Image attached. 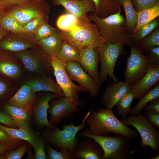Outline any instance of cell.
I'll list each match as a JSON object with an SVG mask.
<instances>
[{
    "label": "cell",
    "mask_w": 159,
    "mask_h": 159,
    "mask_svg": "<svg viewBox=\"0 0 159 159\" xmlns=\"http://www.w3.org/2000/svg\"><path fill=\"white\" fill-rule=\"evenodd\" d=\"M88 130L92 134L107 136L112 133L130 139L138 136L136 130H132L115 115L112 110L101 107L91 112L87 118Z\"/></svg>",
    "instance_id": "6da1fadb"
},
{
    "label": "cell",
    "mask_w": 159,
    "mask_h": 159,
    "mask_svg": "<svg viewBox=\"0 0 159 159\" xmlns=\"http://www.w3.org/2000/svg\"><path fill=\"white\" fill-rule=\"evenodd\" d=\"M62 41L79 50L91 47L98 49L105 43L97 26L87 14L79 17L77 25L71 30L62 31Z\"/></svg>",
    "instance_id": "7a4b0ae2"
},
{
    "label": "cell",
    "mask_w": 159,
    "mask_h": 159,
    "mask_svg": "<svg viewBox=\"0 0 159 159\" xmlns=\"http://www.w3.org/2000/svg\"><path fill=\"white\" fill-rule=\"evenodd\" d=\"M121 10L105 18L99 17L91 12L88 16L97 26L105 43L122 42L130 46L132 44Z\"/></svg>",
    "instance_id": "3957f363"
},
{
    "label": "cell",
    "mask_w": 159,
    "mask_h": 159,
    "mask_svg": "<svg viewBox=\"0 0 159 159\" xmlns=\"http://www.w3.org/2000/svg\"><path fill=\"white\" fill-rule=\"evenodd\" d=\"M92 138L99 144L104 152L103 159H130L134 152L130 139L120 135L114 136L94 135L87 129L79 134Z\"/></svg>",
    "instance_id": "277c9868"
},
{
    "label": "cell",
    "mask_w": 159,
    "mask_h": 159,
    "mask_svg": "<svg viewBox=\"0 0 159 159\" xmlns=\"http://www.w3.org/2000/svg\"><path fill=\"white\" fill-rule=\"evenodd\" d=\"M91 112V110L89 111L81 124L77 126L72 123L65 124L62 130L57 127L52 129L45 127L42 133V136L46 142L53 146L57 150L59 151L62 148L68 149L74 153L78 144L76 135L78 131L85 128V121Z\"/></svg>",
    "instance_id": "5b68a950"
},
{
    "label": "cell",
    "mask_w": 159,
    "mask_h": 159,
    "mask_svg": "<svg viewBox=\"0 0 159 159\" xmlns=\"http://www.w3.org/2000/svg\"><path fill=\"white\" fill-rule=\"evenodd\" d=\"M124 45L122 42L105 43L97 49L101 62L99 76L102 83L106 80L108 76L112 79L113 82L118 81L114 75V70L118 57L127 54L123 48Z\"/></svg>",
    "instance_id": "8992f818"
},
{
    "label": "cell",
    "mask_w": 159,
    "mask_h": 159,
    "mask_svg": "<svg viewBox=\"0 0 159 159\" xmlns=\"http://www.w3.org/2000/svg\"><path fill=\"white\" fill-rule=\"evenodd\" d=\"M121 121L125 125L132 126L141 136V148L149 146L155 152L159 150V130L143 114L130 115Z\"/></svg>",
    "instance_id": "52a82bcc"
},
{
    "label": "cell",
    "mask_w": 159,
    "mask_h": 159,
    "mask_svg": "<svg viewBox=\"0 0 159 159\" xmlns=\"http://www.w3.org/2000/svg\"><path fill=\"white\" fill-rule=\"evenodd\" d=\"M6 12L12 16L23 26L37 16L49 15L50 6L45 1L33 0L19 5L7 7Z\"/></svg>",
    "instance_id": "ba28073f"
},
{
    "label": "cell",
    "mask_w": 159,
    "mask_h": 159,
    "mask_svg": "<svg viewBox=\"0 0 159 159\" xmlns=\"http://www.w3.org/2000/svg\"><path fill=\"white\" fill-rule=\"evenodd\" d=\"M149 64L140 49L137 46L132 44L123 74L125 81L130 86L136 83L146 74Z\"/></svg>",
    "instance_id": "9c48e42d"
},
{
    "label": "cell",
    "mask_w": 159,
    "mask_h": 159,
    "mask_svg": "<svg viewBox=\"0 0 159 159\" xmlns=\"http://www.w3.org/2000/svg\"><path fill=\"white\" fill-rule=\"evenodd\" d=\"M82 105L78 100H70L60 97L55 99L51 102L48 110L50 114L49 121L53 125H57L63 121L71 120Z\"/></svg>",
    "instance_id": "30bf717a"
},
{
    "label": "cell",
    "mask_w": 159,
    "mask_h": 159,
    "mask_svg": "<svg viewBox=\"0 0 159 159\" xmlns=\"http://www.w3.org/2000/svg\"><path fill=\"white\" fill-rule=\"evenodd\" d=\"M28 49L15 52V53L28 71L41 74L52 71L51 58L47 56L42 49L37 54Z\"/></svg>",
    "instance_id": "8fae6325"
},
{
    "label": "cell",
    "mask_w": 159,
    "mask_h": 159,
    "mask_svg": "<svg viewBox=\"0 0 159 159\" xmlns=\"http://www.w3.org/2000/svg\"><path fill=\"white\" fill-rule=\"evenodd\" d=\"M65 70L72 81L77 82L83 90L93 97L97 96L100 86L84 70L79 62L69 61L64 63Z\"/></svg>",
    "instance_id": "7c38bea8"
},
{
    "label": "cell",
    "mask_w": 159,
    "mask_h": 159,
    "mask_svg": "<svg viewBox=\"0 0 159 159\" xmlns=\"http://www.w3.org/2000/svg\"><path fill=\"white\" fill-rule=\"evenodd\" d=\"M51 59L57 83L63 91L65 97L70 100H78V93L84 92L83 89L70 79L65 70L64 63L57 57Z\"/></svg>",
    "instance_id": "4fadbf2b"
},
{
    "label": "cell",
    "mask_w": 159,
    "mask_h": 159,
    "mask_svg": "<svg viewBox=\"0 0 159 159\" xmlns=\"http://www.w3.org/2000/svg\"><path fill=\"white\" fill-rule=\"evenodd\" d=\"M59 97V95L57 93L47 92L41 96L37 105L33 107L32 115L39 130H42L45 127L50 129L56 128L57 127L48 120L47 112L50 106L49 104L50 101Z\"/></svg>",
    "instance_id": "5bb4252c"
},
{
    "label": "cell",
    "mask_w": 159,
    "mask_h": 159,
    "mask_svg": "<svg viewBox=\"0 0 159 159\" xmlns=\"http://www.w3.org/2000/svg\"><path fill=\"white\" fill-rule=\"evenodd\" d=\"M159 65L149 64L146 74L138 82L130 86V91L135 99L139 100L159 81Z\"/></svg>",
    "instance_id": "9a60e30c"
},
{
    "label": "cell",
    "mask_w": 159,
    "mask_h": 159,
    "mask_svg": "<svg viewBox=\"0 0 159 159\" xmlns=\"http://www.w3.org/2000/svg\"><path fill=\"white\" fill-rule=\"evenodd\" d=\"M12 33L9 38L0 42V47L11 51L16 52L34 48L38 45L33 34Z\"/></svg>",
    "instance_id": "2e32d148"
},
{
    "label": "cell",
    "mask_w": 159,
    "mask_h": 159,
    "mask_svg": "<svg viewBox=\"0 0 159 159\" xmlns=\"http://www.w3.org/2000/svg\"><path fill=\"white\" fill-rule=\"evenodd\" d=\"M79 62L84 70L99 86L101 85L98 72V66L100 62L98 50L90 47L80 50Z\"/></svg>",
    "instance_id": "e0dca14e"
},
{
    "label": "cell",
    "mask_w": 159,
    "mask_h": 159,
    "mask_svg": "<svg viewBox=\"0 0 159 159\" xmlns=\"http://www.w3.org/2000/svg\"><path fill=\"white\" fill-rule=\"evenodd\" d=\"M74 153V159H103L104 152L100 145L92 138L82 137Z\"/></svg>",
    "instance_id": "ac0fdd59"
},
{
    "label": "cell",
    "mask_w": 159,
    "mask_h": 159,
    "mask_svg": "<svg viewBox=\"0 0 159 159\" xmlns=\"http://www.w3.org/2000/svg\"><path fill=\"white\" fill-rule=\"evenodd\" d=\"M130 86L125 81H118L108 85L101 99L105 108L112 110L118 100L130 91Z\"/></svg>",
    "instance_id": "d6986e66"
},
{
    "label": "cell",
    "mask_w": 159,
    "mask_h": 159,
    "mask_svg": "<svg viewBox=\"0 0 159 159\" xmlns=\"http://www.w3.org/2000/svg\"><path fill=\"white\" fill-rule=\"evenodd\" d=\"M52 2L54 5L62 6L67 12L78 17L89 12H95V6L92 0H52Z\"/></svg>",
    "instance_id": "ffe728a7"
},
{
    "label": "cell",
    "mask_w": 159,
    "mask_h": 159,
    "mask_svg": "<svg viewBox=\"0 0 159 159\" xmlns=\"http://www.w3.org/2000/svg\"><path fill=\"white\" fill-rule=\"evenodd\" d=\"M35 93L26 84L22 85L17 92L7 101L6 104L25 110L32 114Z\"/></svg>",
    "instance_id": "44dd1931"
},
{
    "label": "cell",
    "mask_w": 159,
    "mask_h": 159,
    "mask_svg": "<svg viewBox=\"0 0 159 159\" xmlns=\"http://www.w3.org/2000/svg\"><path fill=\"white\" fill-rule=\"evenodd\" d=\"M25 84L29 86L35 93L38 91L49 92L58 94L60 97H65L64 92L57 83L51 77L45 74L37 78L27 80Z\"/></svg>",
    "instance_id": "7402d4cb"
},
{
    "label": "cell",
    "mask_w": 159,
    "mask_h": 159,
    "mask_svg": "<svg viewBox=\"0 0 159 159\" xmlns=\"http://www.w3.org/2000/svg\"><path fill=\"white\" fill-rule=\"evenodd\" d=\"M62 42L61 32L57 29L52 35L38 41L37 44L43 52L51 58L57 57Z\"/></svg>",
    "instance_id": "603a6c76"
},
{
    "label": "cell",
    "mask_w": 159,
    "mask_h": 159,
    "mask_svg": "<svg viewBox=\"0 0 159 159\" xmlns=\"http://www.w3.org/2000/svg\"><path fill=\"white\" fill-rule=\"evenodd\" d=\"M3 110L8 113L18 128L22 127H30L32 114L18 107L8 104L4 105Z\"/></svg>",
    "instance_id": "cb8c5ba5"
},
{
    "label": "cell",
    "mask_w": 159,
    "mask_h": 159,
    "mask_svg": "<svg viewBox=\"0 0 159 159\" xmlns=\"http://www.w3.org/2000/svg\"><path fill=\"white\" fill-rule=\"evenodd\" d=\"M0 129L6 132L13 138L26 141L32 147L38 137L31 127H22L16 129L7 127L0 123Z\"/></svg>",
    "instance_id": "d4e9b609"
},
{
    "label": "cell",
    "mask_w": 159,
    "mask_h": 159,
    "mask_svg": "<svg viewBox=\"0 0 159 159\" xmlns=\"http://www.w3.org/2000/svg\"><path fill=\"white\" fill-rule=\"evenodd\" d=\"M57 57L64 63L71 61L79 62L80 50L62 41L60 50Z\"/></svg>",
    "instance_id": "484cf974"
},
{
    "label": "cell",
    "mask_w": 159,
    "mask_h": 159,
    "mask_svg": "<svg viewBox=\"0 0 159 159\" xmlns=\"http://www.w3.org/2000/svg\"><path fill=\"white\" fill-rule=\"evenodd\" d=\"M159 97V82L151 88L144 95L139 99L137 104L131 108L128 114L138 115L141 114L142 110L150 101Z\"/></svg>",
    "instance_id": "4316f807"
},
{
    "label": "cell",
    "mask_w": 159,
    "mask_h": 159,
    "mask_svg": "<svg viewBox=\"0 0 159 159\" xmlns=\"http://www.w3.org/2000/svg\"><path fill=\"white\" fill-rule=\"evenodd\" d=\"M125 13V24L128 31L133 32L137 21V13L133 8L131 0H119Z\"/></svg>",
    "instance_id": "83f0119b"
},
{
    "label": "cell",
    "mask_w": 159,
    "mask_h": 159,
    "mask_svg": "<svg viewBox=\"0 0 159 159\" xmlns=\"http://www.w3.org/2000/svg\"><path fill=\"white\" fill-rule=\"evenodd\" d=\"M159 15V5L137 12V21L133 33L142 26L157 18Z\"/></svg>",
    "instance_id": "f1b7e54d"
},
{
    "label": "cell",
    "mask_w": 159,
    "mask_h": 159,
    "mask_svg": "<svg viewBox=\"0 0 159 159\" xmlns=\"http://www.w3.org/2000/svg\"><path fill=\"white\" fill-rule=\"evenodd\" d=\"M159 25L157 18L141 27L135 33H133L131 38L132 42L137 44L152 32L158 28Z\"/></svg>",
    "instance_id": "f546056e"
},
{
    "label": "cell",
    "mask_w": 159,
    "mask_h": 159,
    "mask_svg": "<svg viewBox=\"0 0 159 159\" xmlns=\"http://www.w3.org/2000/svg\"><path fill=\"white\" fill-rule=\"evenodd\" d=\"M0 26L12 33H26L23 26L12 16L6 13L0 19Z\"/></svg>",
    "instance_id": "4dcf8cb0"
},
{
    "label": "cell",
    "mask_w": 159,
    "mask_h": 159,
    "mask_svg": "<svg viewBox=\"0 0 159 159\" xmlns=\"http://www.w3.org/2000/svg\"><path fill=\"white\" fill-rule=\"evenodd\" d=\"M78 21V17L66 11V13L61 15L58 17L56 25L62 31H67L73 28L77 25Z\"/></svg>",
    "instance_id": "1f68e13d"
},
{
    "label": "cell",
    "mask_w": 159,
    "mask_h": 159,
    "mask_svg": "<svg viewBox=\"0 0 159 159\" xmlns=\"http://www.w3.org/2000/svg\"><path fill=\"white\" fill-rule=\"evenodd\" d=\"M135 97L133 94L129 91L122 97L116 102L117 113L122 118L126 117L131 108V106Z\"/></svg>",
    "instance_id": "d6a6232c"
},
{
    "label": "cell",
    "mask_w": 159,
    "mask_h": 159,
    "mask_svg": "<svg viewBox=\"0 0 159 159\" xmlns=\"http://www.w3.org/2000/svg\"><path fill=\"white\" fill-rule=\"evenodd\" d=\"M45 151L49 159H74V153L67 148H61L59 151L54 150L46 142Z\"/></svg>",
    "instance_id": "836d02e7"
},
{
    "label": "cell",
    "mask_w": 159,
    "mask_h": 159,
    "mask_svg": "<svg viewBox=\"0 0 159 159\" xmlns=\"http://www.w3.org/2000/svg\"><path fill=\"white\" fill-rule=\"evenodd\" d=\"M0 72L8 77L15 79L20 76L21 71L17 65L4 60L0 61Z\"/></svg>",
    "instance_id": "e575fe53"
},
{
    "label": "cell",
    "mask_w": 159,
    "mask_h": 159,
    "mask_svg": "<svg viewBox=\"0 0 159 159\" xmlns=\"http://www.w3.org/2000/svg\"><path fill=\"white\" fill-rule=\"evenodd\" d=\"M137 44L142 52L147 48L159 46V29H155Z\"/></svg>",
    "instance_id": "d590c367"
},
{
    "label": "cell",
    "mask_w": 159,
    "mask_h": 159,
    "mask_svg": "<svg viewBox=\"0 0 159 159\" xmlns=\"http://www.w3.org/2000/svg\"><path fill=\"white\" fill-rule=\"evenodd\" d=\"M46 141L42 136L35 140L32 147L34 151V158L36 159H48L45 151Z\"/></svg>",
    "instance_id": "8d00e7d4"
},
{
    "label": "cell",
    "mask_w": 159,
    "mask_h": 159,
    "mask_svg": "<svg viewBox=\"0 0 159 159\" xmlns=\"http://www.w3.org/2000/svg\"><path fill=\"white\" fill-rule=\"evenodd\" d=\"M28 149V144L25 143L16 149L8 150L0 154V159H21Z\"/></svg>",
    "instance_id": "74e56055"
},
{
    "label": "cell",
    "mask_w": 159,
    "mask_h": 159,
    "mask_svg": "<svg viewBox=\"0 0 159 159\" xmlns=\"http://www.w3.org/2000/svg\"><path fill=\"white\" fill-rule=\"evenodd\" d=\"M48 15L36 16L30 20L26 25L23 26L26 33L33 34L36 29L42 24L47 22L49 20Z\"/></svg>",
    "instance_id": "f35d334b"
},
{
    "label": "cell",
    "mask_w": 159,
    "mask_h": 159,
    "mask_svg": "<svg viewBox=\"0 0 159 159\" xmlns=\"http://www.w3.org/2000/svg\"><path fill=\"white\" fill-rule=\"evenodd\" d=\"M57 29L53 28L47 22L43 23L39 25L35 30L33 34L35 40L38 41L52 34Z\"/></svg>",
    "instance_id": "ab89813d"
},
{
    "label": "cell",
    "mask_w": 159,
    "mask_h": 159,
    "mask_svg": "<svg viewBox=\"0 0 159 159\" xmlns=\"http://www.w3.org/2000/svg\"><path fill=\"white\" fill-rule=\"evenodd\" d=\"M23 142L21 140L13 138L6 132L0 129V143L14 149L18 148L19 146L23 145Z\"/></svg>",
    "instance_id": "60d3db41"
},
{
    "label": "cell",
    "mask_w": 159,
    "mask_h": 159,
    "mask_svg": "<svg viewBox=\"0 0 159 159\" xmlns=\"http://www.w3.org/2000/svg\"><path fill=\"white\" fill-rule=\"evenodd\" d=\"M135 10L137 12L159 5V0H131Z\"/></svg>",
    "instance_id": "b9f144b4"
},
{
    "label": "cell",
    "mask_w": 159,
    "mask_h": 159,
    "mask_svg": "<svg viewBox=\"0 0 159 159\" xmlns=\"http://www.w3.org/2000/svg\"><path fill=\"white\" fill-rule=\"evenodd\" d=\"M145 55L149 64L159 65V46H156L146 48Z\"/></svg>",
    "instance_id": "7bdbcfd3"
},
{
    "label": "cell",
    "mask_w": 159,
    "mask_h": 159,
    "mask_svg": "<svg viewBox=\"0 0 159 159\" xmlns=\"http://www.w3.org/2000/svg\"><path fill=\"white\" fill-rule=\"evenodd\" d=\"M0 123L9 127L18 128L10 115L3 110H0Z\"/></svg>",
    "instance_id": "ee69618b"
},
{
    "label": "cell",
    "mask_w": 159,
    "mask_h": 159,
    "mask_svg": "<svg viewBox=\"0 0 159 159\" xmlns=\"http://www.w3.org/2000/svg\"><path fill=\"white\" fill-rule=\"evenodd\" d=\"M143 114L153 125L156 129L159 130V112L144 110Z\"/></svg>",
    "instance_id": "f6af8a7d"
},
{
    "label": "cell",
    "mask_w": 159,
    "mask_h": 159,
    "mask_svg": "<svg viewBox=\"0 0 159 159\" xmlns=\"http://www.w3.org/2000/svg\"><path fill=\"white\" fill-rule=\"evenodd\" d=\"M143 109L145 111L159 112V97L149 101Z\"/></svg>",
    "instance_id": "bcb514c9"
},
{
    "label": "cell",
    "mask_w": 159,
    "mask_h": 159,
    "mask_svg": "<svg viewBox=\"0 0 159 159\" xmlns=\"http://www.w3.org/2000/svg\"><path fill=\"white\" fill-rule=\"evenodd\" d=\"M33 0H0V1L4 3L7 7L13 5L22 4Z\"/></svg>",
    "instance_id": "7dc6e473"
},
{
    "label": "cell",
    "mask_w": 159,
    "mask_h": 159,
    "mask_svg": "<svg viewBox=\"0 0 159 159\" xmlns=\"http://www.w3.org/2000/svg\"><path fill=\"white\" fill-rule=\"evenodd\" d=\"M7 90L6 84L0 80V98L5 93Z\"/></svg>",
    "instance_id": "c3c4849f"
},
{
    "label": "cell",
    "mask_w": 159,
    "mask_h": 159,
    "mask_svg": "<svg viewBox=\"0 0 159 159\" xmlns=\"http://www.w3.org/2000/svg\"><path fill=\"white\" fill-rule=\"evenodd\" d=\"M11 150L13 149L9 146L0 143V154L4 153L7 151Z\"/></svg>",
    "instance_id": "681fc988"
},
{
    "label": "cell",
    "mask_w": 159,
    "mask_h": 159,
    "mask_svg": "<svg viewBox=\"0 0 159 159\" xmlns=\"http://www.w3.org/2000/svg\"><path fill=\"white\" fill-rule=\"evenodd\" d=\"M9 32V31L6 29L2 28H0V40Z\"/></svg>",
    "instance_id": "f907efd6"
},
{
    "label": "cell",
    "mask_w": 159,
    "mask_h": 159,
    "mask_svg": "<svg viewBox=\"0 0 159 159\" xmlns=\"http://www.w3.org/2000/svg\"><path fill=\"white\" fill-rule=\"evenodd\" d=\"M93 2L95 8V12L98 9L102 0H92Z\"/></svg>",
    "instance_id": "816d5d0a"
},
{
    "label": "cell",
    "mask_w": 159,
    "mask_h": 159,
    "mask_svg": "<svg viewBox=\"0 0 159 159\" xmlns=\"http://www.w3.org/2000/svg\"><path fill=\"white\" fill-rule=\"evenodd\" d=\"M7 6L2 2L0 1V19L2 16V14L4 9Z\"/></svg>",
    "instance_id": "f5cc1de1"
},
{
    "label": "cell",
    "mask_w": 159,
    "mask_h": 159,
    "mask_svg": "<svg viewBox=\"0 0 159 159\" xmlns=\"http://www.w3.org/2000/svg\"><path fill=\"white\" fill-rule=\"evenodd\" d=\"M149 159H159V153L158 152L154 156L150 158Z\"/></svg>",
    "instance_id": "db71d44e"
},
{
    "label": "cell",
    "mask_w": 159,
    "mask_h": 159,
    "mask_svg": "<svg viewBox=\"0 0 159 159\" xmlns=\"http://www.w3.org/2000/svg\"><path fill=\"white\" fill-rule=\"evenodd\" d=\"M43 0V1H46V0Z\"/></svg>",
    "instance_id": "11a10c76"
},
{
    "label": "cell",
    "mask_w": 159,
    "mask_h": 159,
    "mask_svg": "<svg viewBox=\"0 0 159 159\" xmlns=\"http://www.w3.org/2000/svg\"></svg>",
    "instance_id": "9f6ffc18"
}]
</instances>
